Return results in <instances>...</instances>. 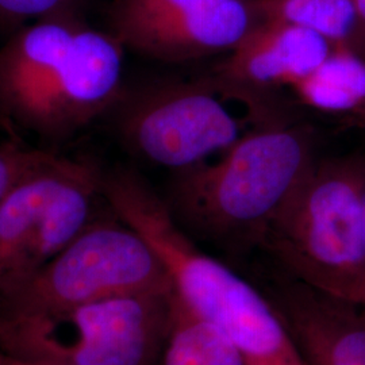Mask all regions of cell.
<instances>
[{
	"mask_svg": "<svg viewBox=\"0 0 365 365\" xmlns=\"http://www.w3.org/2000/svg\"><path fill=\"white\" fill-rule=\"evenodd\" d=\"M126 48L68 14L31 22L0 48V114L46 141H66L117 105Z\"/></svg>",
	"mask_w": 365,
	"mask_h": 365,
	"instance_id": "obj_1",
	"label": "cell"
},
{
	"mask_svg": "<svg viewBox=\"0 0 365 365\" xmlns=\"http://www.w3.org/2000/svg\"><path fill=\"white\" fill-rule=\"evenodd\" d=\"M102 190L108 209L156 253L182 302L232 339L248 365H304L262 289L199 248L138 170H105Z\"/></svg>",
	"mask_w": 365,
	"mask_h": 365,
	"instance_id": "obj_2",
	"label": "cell"
},
{
	"mask_svg": "<svg viewBox=\"0 0 365 365\" xmlns=\"http://www.w3.org/2000/svg\"><path fill=\"white\" fill-rule=\"evenodd\" d=\"M215 163L173 170L164 196L185 233L241 252L262 245L317 163L307 125L271 123L242 135Z\"/></svg>",
	"mask_w": 365,
	"mask_h": 365,
	"instance_id": "obj_3",
	"label": "cell"
},
{
	"mask_svg": "<svg viewBox=\"0 0 365 365\" xmlns=\"http://www.w3.org/2000/svg\"><path fill=\"white\" fill-rule=\"evenodd\" d=\"M261 248L288 277L365 306V158L317 160Z\"/></svg>",
	"mask_w": 365,
	"mask_h": 365,
	"instance_id": "obj_4",
	"label": "cell"
},
{
	"mask_svg": "<svg viewBox=\"0 0 365 365\" xmlns=\"http://www.w3.org/2000/svg\"><path fill=\"white\" fill-rule=\"evenodd\" d=\"M175 287L66 309L0 312V349L73 365H156L170 334Z\"/></svg>",
	"mask_w": 365,
	"mask_h": 365,
	"instance_id": "obj_5",
	"label": "cell"
},
{
	"mask_svg": "<svg viewBox=\"0 0 365 365\" xmlns=\"http://www.w3.org/2000/svg\"><path fill=\"white\" fill-rule=\"evenodd\" d=\"M170 288L173 283L156 253L111 211L110 217H95L38 271L1 288L0 312L57 310Z\"/></svg>",
	"mask_w": 365,
	"mask_h": 365,
	"instance_id": "obj_6",
	"label": "cell"
},
{
	"mask_svg": "<svg viewBox=\"0 0 365 365\" xmlns=\"http://www.w3.org/2000/svg\"><path fill=\"white\" fill-rule=\"evenodd\" d=\"M105 168L53 157L0 202V289L38 271L96 217Z\"/></svg>",
	"mask_w": 365,
	"mask_h": 365,
	"instance_id": "obj_7",
	"label": "cell"
},
{
	"mask_svg": "<svg viewBox=\"0 0 365 365\" xmlns=\"http://www.w3.org/2000/svg\"><path fill=\"white\" fill-rule=\"evenodd\" d=\"M212 81L153 80L123 88L110 111L120 141L137 156L173 170L226 152L242 137Z\"/></svg>",
	"mask_w": 365,
	"mask_h": 365,
	"instance_id": "obj_8",
	"label": "cell"
},
{
	"mask_svg": "<svg viewBox=\"0 0 365 365\" xmlns=\"http://www.w3.org/2000/svg\"><path fill=\"white\" fill-rule=\"evenodd\" d=\"M304 365H365V306L287 274L262 287Z\"/></svg>",
	"mask_w": 365,
	"mask_h": 365,
	"instance_id": "obj_9",
	"label": "cell"
},
{
	"mask_svg": "<svg viewBox=\"0 0 365 365\" xmlns=\"http://www.w3.org/2000/svg\"><path fill=\"white\" fill-rule=\"evenodd\" d=\"M334 48L309 29L264 21L229 53L212 83L218 91L233 92L260 107L261 95L291 88L319 68Z\"/></svg>",
	"mask_w": 365,
	"mask_h": 365,
	"instance_id": "obj_10",
	"label": "cell"
},
{
	"mask_svg": "<svg viewBox=\"0 0 365 365\" xmlns=\"http://www.w3.org/2000/svg\"><path fill=\"white\" fill-rule=\"evenodd\" d=\"M264 21L260 0H220L134 27L118 39L145 57L184 63L233 52Z\"/></svg>",
	"mask_w": 365,
	"mask_h": 365,
	"instance_id": "obj_11",
	"label": "cell"
},
{
	"mask_svg": "<svg viewBox=\"0 0 365 365\" xmlns=\"http://www.w3.org/2000/svg\"><path fill=\"white\" fill-rule=\"evenodd\" d=\"M302 105L365 128V58L339 46L307 78L289 88Z\"/></svg>",
	"mask_w": 365,
	"mask_h": 365,
	"instance_id": "obj_12",
	"label": "cell"
},
{
	"mask_svg": "<svg viewBox=\"0 0 365 365\" xmlns=\"http://www.w3.org/2000/svg\"><path fill=\"white\" fill-rule=\"evenodd\" d=\"M156 365H248V363L232 339L215 325L194 313L175 294L170 334Z\"/></svg>",
	"mask_w": 365,
	"mask_h": 365,
	"instance_id": "obj_13",
	"label": "cell"
},
{
	"mask_svg": "<svg viewBox=\"0 0 365 365\" xmlns=\"http://www.w3.org/2000/svg\"><path fill=\"white\" fill-rule=\"evenodd\" d=\"M260 6L265 21L304 27L329 39L336 48L356 49L354 0H260Z\"/></svg>",
	"mask_w": 365,
	"mask_h": 365,
	"instance_id": "obj_14",
	"label": "cell"
},
{
	"mask_svg": "<svg viewBox=\"0 0 365 365\" xmlns=\"http://www.w3.org/2000/svg\"><path fill=\"white\" fill-rule=\"evenodd\" d=\"M220 0H108L107 30L119 37L134 27Z\"/></svg>",
	"mask_w": 365,
	"mask_h": 365,
	"instance_id": "obj_15",
	"label": "cell"
},
{
	"mask_svg": "<svg viewBox=\"0 0 365 365\" xmlns=\"http://www.w3.org/2000/svg\"><path fill=\"white\" fill-rule=\"evenodd\" d=\"M87 0H0V26L16 31L45 18L83 14Z\"/></svg>",
	"mask_w": 365,
	"mask_h": 365,
	"instance_id": "obj_16",
	"label": "cell"
},
{
	"mask_svg": "<svg viewBox=\"0 0 365 365\" xmlns=\"http://www.w3.org/2000/svg\"><path fill=\"white\" fill-rule=\"evenodd\" d=\"M56 156L51 152L30 149L14 141L0 143V202L27 175Z\"/></svg>",
	"mask_w": 365,
	"mask_h": 365,
	"instance_id": "obj_17",
	"label": "cell"
},
{
	"mask_svg": "<svg viewBox=\"0 0 365 365\" xmlns=\"http://www.w3.org/2000/svg\"><path fill=\"white\" fill-rule=\"evenodd\" d=\"M0 365H73L53 361V360H45V359H33V357H24L16 356L11 353L4 352L0 349Z\"/></svg>",
	"mask_w": 365,
	"mask_h": 365,
	"instance_id": "obj_18",
	"label": "cell"
},
{
	"mask_svg": "<svg viewBox=\"0 0 365 365\" xmlns=\"http://www.w3.org/2000/svg\"><path fill=\"white\" fill-rule=\"evenodd\" d=\"M356 15H357V37H356V52L365 58V0H354Z\"/></svg>",
	"mask_w": 365,
	"mask_h": 365,
	"instance_id": "obj_19",
	"label": "cell"
},
{
	"mask_svg": "<svg viewBox=\"0 0 365 365\" xmlns=\"http://www.w3.org/2000/svg\"><path fill=\"white\" fill-rule=\"evenodd\" d=\"M0 126H9L7 122L4 120V118L1 117V114H0Z\"/></svg>",
	"mask_w": 365,
	"mask_h": 365,
	"instance_id": "obj_20",
	"label": "cell"
}]
</instances>
